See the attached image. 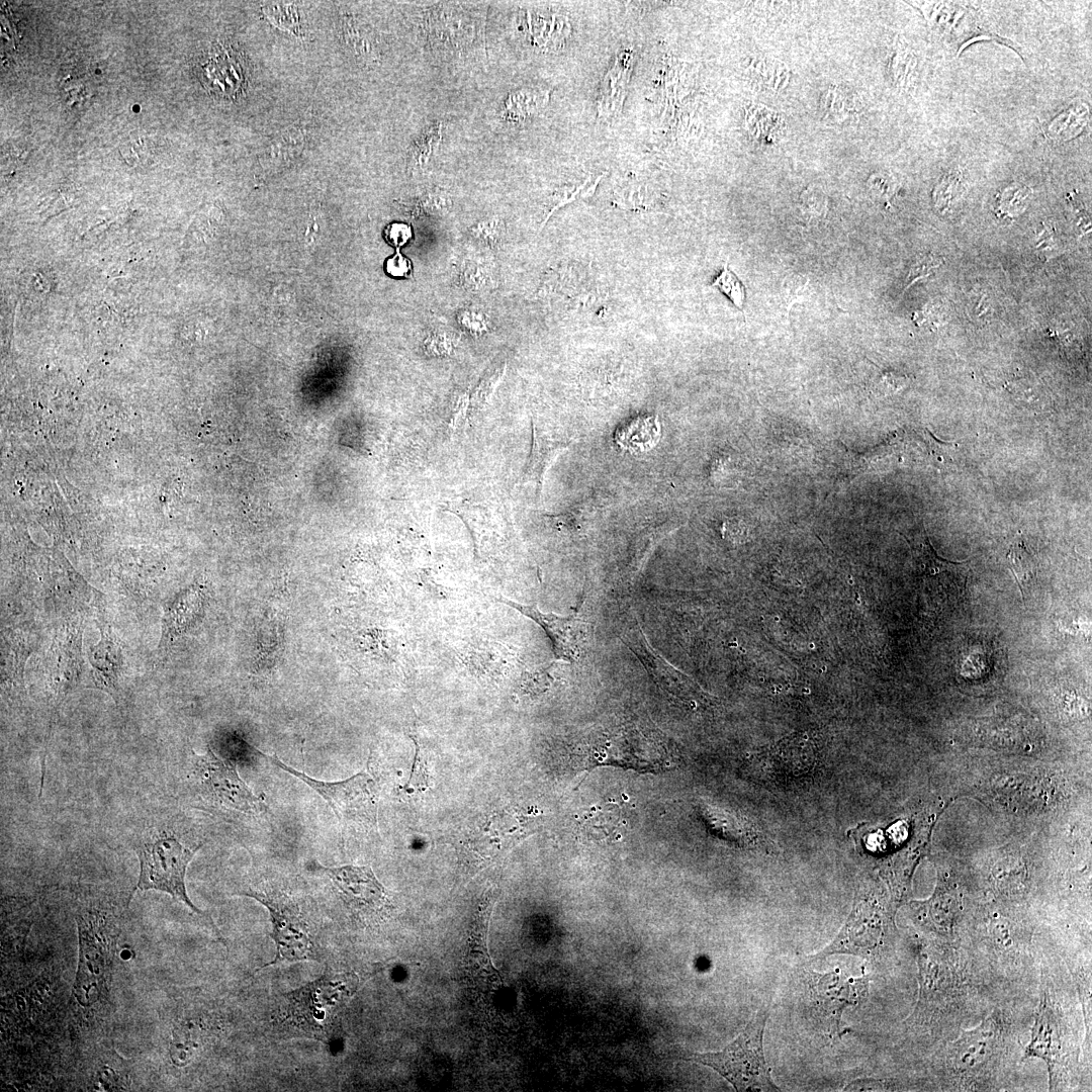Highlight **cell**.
Masks as SVG:
<instances>
[{
	"mask_svg": "<svg viewBox=\"0 0 1092 1092\" xmlns=\"http://www.w3.org/2000/svg\"><path fill=\"white\" fill-rule=\"evenodd\" d=\"M200 847L185 841L166 822L148 824L133 843L140 861L138 889L167 893L192 911L204 914L193 905L185 886L188 864Z\"/></svg>",
	"mask_w": 1092,
	"mask_h": 1092,
	"instance_id": "1",
	"label": "cell"
},
{
	"mask_svg": "<svg viewBox=\"0 0 1092 1092\" xmlns=\"http://www.w3.org/2000/svg\"><path fill=\"white\" fill-rule=\"evenodd\" d=\"M476 4L442 2L427 10L423 32L434 56L455 64L484 59L486 12Z\"/></svg>",
	"mask_w": 1092,
	"mask_h": 1092,
	"instance_id": "2",
	"label": "cell"
},
{
	"mask_svg": "<svg viewBox=\"0 0 1092 1092\" xmlns=\"http://www.w3.org/2000/svg\"><path fill=\"white\" fill-rule=\"evenodd\" d=\"M769 1005L762 1006L743 1031L719 1052L694 1053L687 1061L710 1067L736 1091H781L774 1083L763 1053V1030Z\"/></svg>",
	"mask_w": 1092,
	"mask_h": 1092,
	"instance_id": "3",
	"label": "cell"
},
{
	"mask_svg": "<svg viewBox=\"0 0 1092 1092\" xmlns=\"http://www.w3.org/2000/svg\"><path fill=\"white\" fill-rule=\"evenodd\" d=\"M260 753L316 792L331 807L344 830L349 825L370 827L376 823L375 785L367 774L359 772L341 782H324L285 764L276 755Z\"/></svg>",
	"mask_w": 1092,
	"mask_h": 1092,
	"instance_id": "4",
	"label": "cell"
},
{
	"mask_svg": "<svg viewBox=\"0 0 1092 1092\" xmlns=\"http://www.w3.org/2000/svg\"><path fill=\"white\" fill-rule=\"evenodd\" d=\"M246 896L264 905L271 918V937L276 945L273 961L261 968L282 964L320 960V947L312 938L300 910L294 900L277 890H249Z\"/></svg>",
	"mask_w": 1092,
	"mask_h": 1092,
	"instance_id": "5",
	"label": "cell"
},
{
	"mask_svg": "<svg viewBox=\"0 0 1092 1092\" xmlns=\"http://www.w3.org/2000/svg\"><path fill=\"white\" fill-rule=\"evenodd\" d=\"M1004 1025L998 1014L985 1018L977 1027L965 1030L950 1042L945 1066L961 1081L983 1079L997 1066L1004 1048Z\"/></svg>",
	"mask_w": 1092,
	"mask_h": 1092,
	"instance_id": "6",
	"label": "cell"
},
{
	"mask_svg": "<svg viewBox=\"0 0 1092 1092\" xmlns=\"http://www.w3.org/2000/svg\"><path fill=\"white\" fill-rule=\"evenodd\" d=\"M193 772L202 796L213 804L249 815L266 810L262 798L245 784L236 766L209 748L203 754H195Z\"/></svg>",
	"mask_w": 1092,
	"mask_h": 1092,
	"instance_id": "7",
	"label": "cell"
},
{
	"mask_svg": "<svg viewBox=\"0 0 1092 1092\" xmlns=\"http://www.w3.org/2000/svg\"><path fill=\"white\" fill-rule=\"evenodd\" d=\"M344 983L339 976L325 975L287 994L286 1006L291 1024L311 1036L327 1035L338 1005L343 1002Z\"/></svg>",
	"mask_w": 1092,
	"mask_h": 1092,
	"instance_id": "8",
	"label": "cell"
},
{
	"mask_svg": "<svg viewBox=\"0 0 1092 1092\" xmlns=\"http://www.w3.org/2000/svg\"><path fill=\"white\" fill-rule=\"evenodd\" d=\"M921 589L934 608L950 606L965 593L970 567L967 561L953 562L941 558L923 530L914 544Z\"/></svg>",
	"mask_w": 1092,
	"mask_h": 1092,
	"instance_id": "9",
	"label": "cell"
},
{
	"mask_svg": "<svg viewBox=\"0 0 1092 1092\" xmlns=\"http://www.w3.org/2000/svg\"><path fill=\"white\" fill-rule=\"evenodd\" d=\"M1060 1008L1044 992L1034 1015L1031 1038L1026 1045L1022 1060L1039 1058L1046 1063L1051 1085L1058 1084L1068 1057V1034Z\"/></svg>",
	"mask_w": 1092,
	"mask_h": 1092,
	"instance_id": "10",
	"label": "cell"
},
{
	"mask_svg": "<svg viewBox=\"0 0 1092 1092\" xmlns=\"http://www.w3.org/2000/svg\"><path fill=\"white\" fill-rule=\"evenodd\" d=\"M82 619L72 618L56 633L48 653V682L53 707L58 708L78 686L82 674Z\"/></svg>",
	"mask_w": 1092,
	"mask_h": 1092,
	"instance_id": "11",
	"label": "cell"
},
{
	"mask_svg": "<svg viewBox=\"0 0 1092 1092\" xmlns=\"http://www.w3.org/2000/svg\"><path fill=\"white\" fill-rule=\"evenodd\" d=\"M497 601L517 610L536 622L549 637L557 659L573 662L584 652L587 642V624L580 617L558 616L544 613L536 606L524 605L500 597Z\"/></svg>",
	"mask_w": 1092,
	"mask_h": 1092,
	"instance_id": "12",
	"label": "cell"
},
{
	"mask_svg": "<svg viewBox=\"0 0 1092 1092\" xmlns=\"http://www.w3.org/2000/svg\"><path fill=\"white\" fill-rule=\"evenodd\" d=\"M307 868L326 875L352 908L362 911H378L386 905L387 895L370 867H325L310 860Z\"/></svg>",
	"mask_w": 1092,
	"mask_h": 1092,
	"instance_id": "13",
	"label": "cell"
},
{
	"mask_svg": "<svg viewBox=\"0 0 1092 1092\" xmlns=\"http://www.w3.org/2000/svg\"><path fill=\"white\" fill-rule=\"evenodd\" d=\"M98 624L100 640L90 645L87 650L90 680L94 688L106 693L118 704L121 699L120 679L124 664L122 645L110 625L102 620Z\"/></svg>",
	"mask_w": 1092,
	"mask_h": 1092,
	"instance_id": "14",
	"label": "cell"
},
{
	"mask_svg": "<svg viewBox=\"0 0 1092 1092\" xmlns=\"http://www.w3.org/2000/svg\"><path fill=\"white\" fill-rule=\"evenodd\" d=\"M205 602V590L198 584L180 590L163 607L162 632L158 654L163 656L173 643L200 621Z\"/></svg>",
	"mask_w": 1092,
	"mask_h": 1092,
	"instance_id": "15",
	"label": "cell"
},
{
	"mask_svg": "<svg viewBox=\"0 0 1092 1092\" xmlns=\"http://www.w3.org/2000/svg\"><path fill=\"white\" fill-rule=\"evenodd\" d=\"M885 926L878 912L864 911L860 906L821 956L835 952L868 954L882 944L887 933Z\"/></svg>",
	"mask_w": 1092,
	"mask_h": 1092,
	"instance_id": "16",
	"label": "cell"
},
{
	"mask_svg": "<svg viewBox=\"0 0 1092 1092\" xmlns=\"http://www.w3.org/2000/svg\"><path fill=\"white\" fill-rule=\"evenodd\" d=\"M813 987V998L818 1011L829 1016L836 1025L842 1009L857 1004L866 996L868 981L863 978L845 979L836 972L821 976Z\"/></svg>",
	"mask_w": 1092,
	"mask_h": 1092,
	"instance_id": "17",
	"label": "cell"
},
{
	"mask_svg": "<svg viewBox=\"0 0 1092 1092\" xmlns=\"http://www.w3.org/2000/svg\"><path fill=\"white\" fill-rule=\"evenodd\" d=\"M200 79L209 92L222 98H233L242 88L244 72L230 49L214 46L200 64Z\"/></svg>",
	"mask_w": 1092,
	"mask_h": 1092,
	"instance_id": "18",
	"label": "cell"
},
{
	"mask_svg": "<svg viewBox=\"0 0 1092 1092\" xmlns=\"http://www.w3.org/2000/svg\"><path fill=\"white\" fill-rule=\"evenodd\" d=\"M312 135V125L301 120L281 130L261 151L258 164L263 173H273L293 164Z\"/></svg>",
	"mask_w": 1092,
	"mask_h": 1092,
	"instance_id": "19",
	"label": "cell"
},
{
	"mask_svg": "<svg viewBox=\"0 0 1092 1092\" xmlns=\"http://www.w3.org/2000/svg\"><path fill=\"white\" fill-rule=\"evenodd\" d=\"M581 835L592 841L615 842L628 829V815L623 802L607 801L585 810L579 820Z\"/></svg>",
	"mask_w": 1092,
	"mask_h": 1092,
	"instance_id": "20",
	"label": "cell"
},
{
	"mask_svg": "<svg viewBox=\"0 0 1092 1092\" xmlns=\"http://www.w3.org/2000/svg\"><path fill=\"white\" fill-rule=\"evenodd\" d=\"M634 63L635 52L632 48L623 49L617 54L601 82L597 100L599 117L608 119L621 111Z\"/></svg>",
	"mask_w": 1092,
	"mask_h": 1092,
	"instance_id": "21",
	"label": "cell"
},
{
	"mask_svg": "<svg viewBox=\"0 0 1092 1092\" xmlns=\"http://www.w3.org/2000/svg\"><path fill=\"white\" fill-rule=\"evenodd\" d=\"M338 33L345 51L360 65L372 67L382 60L378 35L363 19L350 14L338 21Z\"/></svg>",
	"mask_w": 1092,
	"mask_h": 1092,
	"instance_id": "22",
	"label": "cell"
},
{
	"mask_svg": "<svg viewBox=\"0 0 1092 1092\" xmlns=\"http://www.w3.org/2000/svg\"><path fill=\"white\" fill-rule=\"evenodd\" d=\"M570 444L571 441L567 439L552 437L539 430L532 421V445L522 481L534 483L538 496L542 493L548 469Z\"/></svg>",
	"mask_w": 1092,
	"mask_h": 1092,
	"instance_id": "23",
	"label": "cell"
},
{
	"mask_svg": "<svg viewBox=\"0 0 1092 1092\" xmlns=\"http://www.w3.org/2000/svg\"><path fill=\"white\" fill-rule=\"evenodd\" d=\"M923 909L918 914L920 923L937 935L950 936L954 933L960 916L959 898L954 892L944 887L937 888Z\"/></svg>",
	"mask_w": 1092,
	"mask_h": 1092,
	"instance_id": "24",
	"label": "cell"
},
{
	"mask_svg": "<svg viewBox=\"0 0 1092 1092\" xmlns=\"http://www.w3.org/2000/svg\"><path fill=\"white\" fill-rule=\"evenodd\" d=\"M28 633L5 631L2 639V684L19 692L22 689L23 666L33 650L34 641Z\"/></svg>",
	"mask_w": 1092,
	"mask_h": 1092,
	"instance_id": "25",
	"label": "cell"
},
{
	"mask_svg": "<svg viewBox=\"0 0 1092 1092\" xmlns=\"http://www.w3.org/2000/svg\"><path fill=\"white\" fill-rule=\"evenodd\" d=\"M524 19L532 43L540 49H558L570 31L567 19L559 14H542L532 10L526 11Z\"/></svg>",
	"mask_w": 1092,
	"mask_h": 1092,
	"instance_id": "26",
	"label": "cell"
},
{
	"mask_svg": "<svg viewBox=\"0 0 1092 1092\" xmlns=\"http://www.w3.org/2000/svg\"><path fill=\"white\" fill-rule=\"evenodd\" d=\"M549 90L541 87L516 89L506 97L500 115L508 121H525L544 108L549 100Z\"/></svg>",
	"mask_w": 1092,
	"mask_h": 1092,
	"instance_id": "27",
	"label": "cell"
},
{
	"mask_svg": "<svg viewBox=\"0 0 1092 1092\" xmlns=\"http://www.w3.org/2000/svg\"><path fill=\"white\" fill-rule=\"evenodd\" d=\"M746 76L750 86L761 92H779L784 89L790 78L788 67L781 61L767 56L751 60Z\"/></svg>",
	"mask_w": 1092,
	"mask_h": 1092,
	"instance_id": "28",
	"label": "cell"
},
{
	"mask_svg": "<svg viewBox=\"0 0 1092 1092\" xmlns=\"http://www.w3.org/2000/svg\"><path fill=\"white\" fill-rule=\"evenodd\" d=\"M745 125L750 136L759 144L772 145L785 131L784 117L761 104H751L745 110Z\"/></svg>",
	"mask_w": 1092,
	"mask_h": 1092,
	"instance_id": "29",
	"label": "cell"
},
{
	"mask_svg": "<svg viewBox=\"0 0 1092 1092\" xmlns=\"http://www.w3.org/2000/svg\"><path fill=\"white\" fill-rule=\"evenodd\" d=\"M1027 868L1022 859L1007 856L999 859L991 871V881L995 889L1004 896L1021 895L1027 885Z\"/></svg>",
	"mask_w": 1092,
	"mask_h": 1092,
	"instance_id": "30",
	"label": "cell"
},
{
	"mask_svg": "<svg viewBox=\"0 0 1092 1092\" xmlns=\"http://www.w3.org/2000/svg\"><path fill=\"white\" fill-rule=\"evenodd\" d=\"M444 128L443 122L435 121L414 142L407 155V165L412 171H422L428 167L443 140Z\"/></svg>",
	"mask_w": 1092,
	"mask_h": 1092,
	"instance_id": "31",
	"label": "cell"
},
{
	"mask_svg": "<svg viewBox=\"0 0 1092 1092\" xmlns=\"http://www.w3.org/2000/svg\"><path fill=\"white\" fill-rule=\"evenodd\" d=\"M917 58L911 48L897 38L889 56L888 73L893 85L899 89L910 86Z\"/></svg>",
	"mask_w": 1092,
	"mask_h": 1092,
	"instance_id": "32",
	"label": "cell"
},
{
	"mask_svg": "<svg viewBox=\"0 0 1092 1092\" xmlns=\"http://www.w3.org/2000/svg\"><path fill=\"white\" fill-rule=\"evenodd\" d=\"M659 437L657 421L654 418H640L617 432V441L629 449L652 447Z\"/></svg>",
	"mask_w": 1092,
	"mask_h": 1092,
	"instance_id": "33",
	"label": "cell"
},
{
	"mask_svg": "<svg viewBox=\"0 0 1092 1092\" xmlns=\"http://www.w3.org/2000/svg\"><path fill=\"white\" fill-rule=\"evenodd\" d=\"M1009 567L1015 575L1022 598L1036 575L1034 558L1021 542L1013 543L1007 553Z\"/></svg>",
	"mask_w": 1092,
	"mask_h": 1092,
	"instance_id": "34",
	"label": "cell"
},
{
	"mask_svg": "<svg viewBox=\"0 0 1092 1092\" xmlns=\"http://www.w3.org/2000/svg\"><path fill=\"white\" fill-rule=\"evenodd\" d=\"M262 10L273 25L293 34L299 33L300 18L294 3L268 2L262 6Z\"/></svg>",
	"mask_w": 1092,
	"mask_h": 1092,
	"instance_id": "35",
	"label": "cell"
},
{
	"mask_svg": "<svg viewBox=\"0 0 1092 1092\" xmlns=\"http://www.w3.org/2000/svg\"><path fill=\"white\" fill-rule=\"evenodd\" d=\"M506 372V364L489 370L478 382L474 391L469 395L471 412H479L484 408L492 397L493 392L499 385Z\"/></svg>",
	"mask_w": 1092,
	"mask_h": 1092,
	"instance_id": "36",
	"label": "cell"
},
{
	"mask_svg": "<svg viewBox=\"0 0 1092 1092\" xmlns=\"http://www.w3.org/2000/svg\"><path fill=\"white\" fill-rule=\"evenodd\" d=\"M1086 121L1087 108L1082 105L1071 106L1051 123L1050 132L1055 138L1068 140L1079 132L1071 123L1082 129Z\"/></svg>",
	"mask_w": 1092,
	"mask_h": 1092,
	"instance_id": "37",
	"label": "cell"
},
{
	"mask_svg": "<svg viewBox=\"0 0 1092 1092\" xmlns=\"http://www.w3.org/2000/svg\"><path fill=\"white\" fill-rule=\"evenodd\" d=\"M601 178H602V175L598 176L595 179L592 176H589L579 185H574V186H570V187L565 186V187L557 190L551 196V201L549 203V210H548V212L546 214V217H545V219L543 221V224L546 223V221L551 216V214L555 210H557L558 208H560V207L564 206L565 204L577 199L578 197L590 196L594 193V191H595L598 183L600 182Z\"/></svg>",
	"mask_w": 1092,
	"mask_h": 1092,
	"instance_id": "38",
	"label": "cell"
},
{
	"mask_svg": "<svg viewBox=\"0 0 1092 1092\" xmlns=\"http://www.w3.org/2000/svg\"><path fill=\"white\" fill-rule=\"evenodd\" d=\"M712 287L718 288L724 293L731 302L741 311L744 309V303L746 299V290L740 279L728 268V262L724 264L723 270L711 283Z\"/></svg>",
	"mask_w": 1092,
	"mask_h": 1092,
	"instance_id": "39",
	"label": "cell"
},
{
	"mask_svg": "<svg viewBox=\"0 0 1092 1092\" xmlns=\"http://www.w3.org/2000/svg\"><path fill=\"white\" fill-rule=\"evenodd\" d=\"M157 146L150 135H134L120 146V154L128 164H139L153 159Z\"/></svg>",
	"mask_w": 1092,
	"mask_h": 1092,
	"instance_id": "40",
	"label": "cell"
},
{
	"mask_svg": "<svg viewBox=\"0 0 1092 1092\" xmlns=\"http://www.w3.org/2000/svg\"><path fill=\"white\" fill-rule=\"evenodd\" d=\"M849 109L846 96L836 87H830L821 98V110L828 120H843L847 116Z\"/></svg>",
	"mask_w": 1092,
	"mask_h": 1092,
	"instance_id": "41",
	"label": "cell"
},
{
	"mask_svg": "<svg viewBox=\"0 0 1092 1092\" xmlns=\"http://www.w3.org/2000/svg\"><path fill=\"white\" fill-rule=\"evenodd\" d=\"M414 742L416 745V753L412 766V772L408 781L402 788V790L408 794H419L428 788L427 762L423 756L422 749L419 743L416 741V739H414Z\"/></svg>",
	"mask_w": 1092,
	"mask_h": 1092,
	"instance_id": "42",
	"label": "cell"
},
{
	"mask_svg": "<svg viewBox=\"0 0 1092 1092\" xmlns=\"http://www.w3.org/2000/svg\"><path fill=\"white\" fill-rule=\"evenodd\" d=\"M961 185L962 175L959 171L946 173L935 189V201L938 207L947 208L959 194Z\"/></svg>",
	"mask_w": 1092,
	"mask_h": 1092,
	"instance_id": "43",
	"label": "cell"
},
{
	"mask_svg": "<svg viewBox=\"0 0 1092 1092\" xmlns=\"http://www.w3.org/2000/svg\"><path fill=\"white\" fill-rule=\"evenodd\" d=\"M450 197L443 191H429L418 199L417 208L421 213L430 215L443 214L451 207Z\"/></svg>",
	"mask_w": 1092,
	"mask_h": 1092,
	"instance_id": "44",
	"label": "cell"
},
{
	"mask_svg": "<svg viewBox=\"0 0 1092 1092\" xmlns=\"http://www.w3.org/2000/svg\"><path fill=\"white\" fill-rule=\"evenodd\" d=\"M500 232L502 223L494 218L480 221L471 228L474 238L486 246L495 245L499 241Z\"/></svg>",
	"mask_w": 1092,
	"mask_h": 1092,
	"instance_id": "45",
	"label": "cell"
},
{
	"mask_svg": "<svg viewBox=\"0 0 1092 1092\" xmlns=\"http://www.w3.org/2000/svg\"><path fill=\"white\" fill-rule=\"evenodd\" d=\"M802 209L811 217H819L826 211V198L822 191L809 187L801 195Z\"/></svg>",
	"mask_w": 1092,
	"mask_h": 1092,
	"instance_id": "46",
	"label": "cell"
},
{
	"mask_svg": "<svg viewBox=\"0 0 1092 1092\" xmlns=\"http://www.w3.org/2000/svg\"><path fill=\"white\" fill-rule=\"evenodd\" d=\"M384 237L389 245L399 251L412 238V229L405 223L393 222L385 229Z\"/></svg>",
	"mask_w": 1092,
	"mask_h": 1092,
	"instance_id": "47",
	"label": "cell"
},
{
	"mask_svg": "<svg viewBox=\"0 0 1092 1092\" xmlns=\"http://www.w3.org/2000/svg\"><path fill=\"white\" fill-rule=\"evenodd\" d=\"M386 273L392 277H406L412 271V265L407 258L396 251L385 262Z\"/></svg>",
	"mask_w": 1092,
	"mask_h": 1092,
	"instance_id": "48",
	"label": "cell"
},
{
	"mask_svg": "<svg viewBox=\"0 0 1092 1092\" xmlns=\"http://www.w3.org/2000/svg\"><path fill=\"white\" fill-rule=\"evenodd\" d=\"M869 182L872 192L878 197L887 199L894 192V183L888 175L875 174Z\"/></svg>",
	"mask_w": 1092,
	"mask_h": 1092,
	"instance_id": "49",
	"label": "cell"
},
{
	"mask_svg": "<svg viewBox=\"0 0 1092 1092\" xmlns=\"http://www.w3.org/2000/svg\"><path fill=\"white\" fill-rule=\"evenodd\" d=\"M935 260L930 255L921 258L911 268L910 273L907 277V285L905 289H907L917 279L925 277L929 273V271H931L932 268L935 267Z\"/></svg>",
	"mask_w": 1092,
	"mask_h": 1092,
	"instance_id": "50",
	"label": "cell"
},
{
	"mask_svg": "<svg viewBox=\"0 0 1092 1092\" xmlns=\"http://www.w3.org/2000/svg\"><path fill=\"white\" fill-rule=\"evenodd\" d=\"M905 379L893 372H886L880 380V389L884 393H893L902 388Z\"/></svg>",
	"mask_w": 1092,
	"mask_h": 1092,
	"instance_id": "51",
	"label": "cell"
},
{
	"mask_svg": "<svg viewBox=\"0 0 1092 1092\" xmlns=\"http://www.w3.org/2000/svg\"><path fill=\"white\" fill-rule=\"evenodd\" d=\"M435 337V340L432 342L433 345L429 347L430 350L436 352L435 354L437 355L449 353L452 349V345L451 342L446 338V336L444 335Z\"/></svg>",
	"mask_w": 1092,
	"mask_h": 1092,
	"instance_id": "52",
	"label": "cell"
}]
</instances>
